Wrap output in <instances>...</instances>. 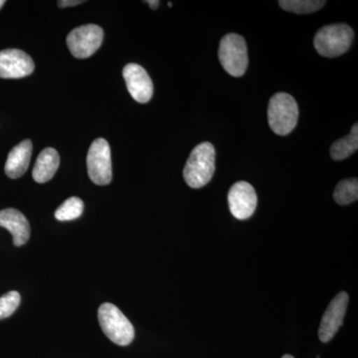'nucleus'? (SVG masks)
<instances>
[{
  "mask_svg": "<svg viewBox=\"0 0 358 358\" xmlns=\"http://www.w3.org/2000/svg\"><path fill=\"white\" fill-rule=\"evenodd\" d=\"M218 57L228 74L243 76L249 63L248 49L243 37L234 33L225 35L219 46Z\"/></svg>",
  "mask_w": 358,
  "mask_h": 358,
  "instance_id": "5",
  "label": "nucleus"
},
{
  "mask_svg": "<svg viewBox=\"0 0 358 358\" xmlns=\"http://www.w3.org/2000/svg\"><path fill=\"white\" fill-rule=\"evenodd\" d=\"M280 6L284 10L296 14L315 13L324 6L326 1L322 0H281Z\"/></svg>",
  "mask_w": 358,
  "mask_h": 358,
  "instance_id": "17",
  "label": "nucleus"
},
{
  "mask_svg": "<svg viewBox=\"0 0 358 358\" xmlns=\"http://www.w3.org/2000/svg\"><path fill=\"white\" fill-rule=\"evenodd\" d=\"M215 148L208 141L193 148L183 171L188 186L199 189L210 182L215 173Z\"/></svg>",
  "mask_w": 358,
  "mask_h": 358,
  "instance_id": "1",
  "label": "nucleus"
},
{
  "mask_svg": "<svg viewBox=\"0 0 358 358\" xmlns=\"http://www.w3.org/2000/svg\"><path fill=\"white\" fill-rule=\"evenodd\" d=\"M355 33L345 23H338L320 28L313 39L315 49L324 57L334 58L343 55L350 49Z\"/></svg>",
  "mask_w": 358,
  "mask_h": 358,
  "instance_id": "2",
  "label": "nucleus"
},
{
  "mask_svg": "<svg viewBox=\"0 0 358 358\" xmlns=\"http://www.w3.org/2000/svg\"><path fill=\"white\" fill-rule=\"evenodd\" d=\"M348 299L350 298L345 292H341L334 296L327 307L326 313L322 315L319 329L320 339L322 343L331 341L338 333L339 327L343 326L348 310Z\"/></svg>",
  "mask_w": 358,
  "mask_h": 358,
  "instance_id": "9",
  "label": "nucleus"
},
{
  "mask_svg": "<svg viewBox=\"0 0 358 358\" xmlns=\"http://www.w3.org/2000/svg\"><path fill=\"white\" fill-rule=\"evenodd\" d=\"M0 227L6 228L11 233L15 246H22L29 240V222L25 216L16 209L7 208L0 211Z\"/></svg>",
  "mask_w": 358,
  "mask_h": 358,
  "instance_id": "12",
  "label": "nucleus"
},
{
  "mask_svg": "<svg viewBox=\"0 0 358 358\" xmlns=\"http://www.w3.org/2000/svg\"><path fill=\"white\" fill-rule=\"evenodd\" d=\"M32 150V143L29 140L21 141L20 145L11 150L4 169L8 178H20L26 173L31 159Z\"/></svg>",
  "mask_w": 358,
  "mask_h": 358,
  "instance_id": "13",
  "label": "nucleus"
},
{
  "mask_svg": "<svg viewBox=\"0 0 358 358\" xmlns=\"http://www.w3.org/2000/svg\"><path fill=\"white\" fill-rule=\"evenodd\" d=\"M228 203L231 213L238 220H246L256 210L258 197L253 186L246 181H239L230 188Z\"/></svg>",
  "mask_w": 358,
  "mask_h": 358,
  "instance_id": "8",
  "label": "nucleus"
},
{
  "mask_svg": "<svg viewBox=\"0 0 358 358\" xmlns=\"http://www.w3.org/2000/svg\"><path fill=\"white\" fill-rule=\"evenodd\" d=\"M89 178L96 185H107L112 181V157L109 143L96 138L89 148L87 157Z\"/></svg>",
  "mask_w": 358,
  "mask_h": 358,
  "instance_id": "6",
  "label": "nucleus"
},
{
  "mask_svg": "<svg viewBox=\"0 0 358 358\" xmlns=\"http://www.w3.org/2000/svg\"><path fill=\"white\" fill-rule=\"evenodd\" d=\"M20 294L16 291L8 292L2 296L0 298V320L10 317L20 307Z\"/></svg>",
  "mask_w": 358,
  "mask_h": 358,
  "instance_id": "19",
  "label": "nucleus"
},
{
  "mask_svg": "<svg viewBox=\"0 0 358 358\" xmlns=\"http://www.w3.org/2000/svg\"><path fill=\"white\" fill-rule=\"evenodd\" d=\"M35 65L28 54L18 49L0 51V78L20 79L29 76Z\"/></svg>",
  "mask_w": 358,
  "mask_h": 358,
  "instance_id": "10",
  "label": "nucleus"
},
{
  "mask_svg": "<svg viewBox=\"0 0 358 358\" xmlns=\"http://www.w3.org/2000/svg\"><path fill=\"white\" fill-rule=\"evenodd\" d=\"M169 7H173V3H171V2H169Z\"/></svg>",
  "mask_w": 358,
  "mask_h": 358,
  "instance_id": "24",
  "label": "nucleus"
},
{
  "mask_svg": "<svg viewBox=\"0 0 358 358\" xmlns=\"http://www.w3.org/2000/svg\"><path fill=\"white\" fill-rule=\"evenodd\" d=\"M282 358H294V357H292V355H284V357H282Z\"/></svg>",
  "mask_w": 358,
  "mask_h": 358,
  "instance_id": "23",
  "label": "nucleus"
},
{
  "mask_svg": "<svg viewBox=\"0 0 358 358\" xmlns=\"http://www.w3.org/2000/svg\"><path fill=\"white\" fill-rule=\"evenodd\" d=\"M147 3L150 6V8L157 9L159 6L160 2L159 0H148Z\"/></svg>",
  "mask_w": 358,
  "mask_h": 358,
  "instance_id": "21",
  "label": "nucleus"
},
{
  "mask_svg": "<svg viewBox=\"0 0 358 358\" xmlns=\"http://www.w3.org/2000/svg\"><path fill=\"white\" fill-rule=\"evenodd\" d=\"M84 210V202L78 197H70L55 212L59 221H71L79 218Z\"/></svg>",
  "mask_w": 358,
  "mask_h": 358,
  "instance_id": "18",
  "label": "nucleus"
},
{
  "mask_svg": "<svg viewBox=\"0 0 358 358\" xmlns=\"http://www.w3.org/2000/svg\"><path fill=\"white\" fill-rule=\"evenodd\" d=\"M358 148V126L355 124L348 136L336 141L331 147V155L334 160L348 159Z\"/></svg>",
  "mask_w": 358,
  "mask_h": 358,
  "instance_id": "15",
  "label": "nucleus"
},
{
  "mask_svg": "<svg viewBox=\"0 0 358 358\" xmlns=\"http://www.w3.org/2000/svg\"><path fill=\"white\" fill-rule=\"evenodd\" d=\"M103 31L100 26L88 24L80 26L70 32L67 37L68 48L78 59H86L102 45Z\"/></svg>",
  "mask_w": 358,
  "mask_h": 358,
  "instance_id": "7",
  "label": "nucleus"
},
{
  "mask_svg": "<svg viewBox=\"0 0 358 358\" xmlns=\"http://www.w3.org/2000/svg\"><path fill=\"white\" fill-rule=\"evenodd\" d=\"M268 124L275 134L287 136L296 128L299 120V107L294 96L277 93L271 98L268 108Z\"/></svg>",
  "mask_w": 358,
  "mask_h": 358,
  "instance_id": "3",
  "label": "nucleus"
},
{
  "mask_svg": "<svg viewBox=\"0 0 358 358\" xmlns=\"http://www.w3.org/2000/svg\"><path fill=\"white\" fill-rule=\"evenodd\" d=\"M84 2L82 0H60V1H58V6L60 7L76 6L84 3Z\"/></svg>",
  "mask_w": 358,
  "mask_h": 358,
  "instance_id": "20",
  "label": "nucleus"
},
{
  "mask_svg": "<svg viewBox=\"0 0 358 358\" xmlns=\"http://www.w3.org/2000/svg\"><path fill=\"white\" fill-rule=\"evenodd\" d=\"M4 3H6V1H4V0H0V8H1V7L4 6Z\"/></svg>",
  "mask_w": 358,
  "mask_h": 358,
  "instance_id": "22",
  "label": "nucleus"
},
{
  "mask_svg": "<svg viewBox=\"0 0 358 358\" xmlns=\"http://www.w3.org/2000/svg\"><path fill=\"white\" fill-rule=\"evenodd\" d=\"M334 200L339 205H348L358 199L357 178L345 179L336 185Z\"/></svg>",
  "mask_w": 358,
  "mask_h": 358,
  "instance_id": "16",
  "label": "nucleus"
},
{
  "mask_svg": "<svg viewBox=\"0 0 358 358\" xmlns=\"http://www.w3.org/2000/svg\"><path fill=\"white\" fill-rule=\"evenodd\" d=\"M59 166H60V157L57 150L52 148H45L40 152L35 162L32 171L33 178L38 183L47 182L55 176Z\"/></svg>",
  "mask_w": 358,
  "mask_h": 358,
  "instance_id": "14",
  "label": "nucleus"
},
{
  "mask_svg": "<svg viewBox=\"0 0 358 358\" xmlns=\"http://www.w3.org/2000/svg\"><path fill=\"white\" fill-rule=\"evenodd\" d=\"M98 319L103 333L115 345L126 346L133 343L134 329L119 308L105 303L99 308Z\"/></svg>",
  "mask_w": 358,
  "mask_h": 358,
  "instance_id": "4",
  "label": "nucleus"
},
{
  "mask_svg": "<svg viewBox=\"0 0 358 358\" xmlns=\"http://www.w3.org/2000/svg\"><path fill=\"white\" fill-rule=\"evenodd\" d=\"M127 88L136 102L145 103L152 99L154 94V84L148 76L147 71L141 66L131 63L124 66L122 71Z\"/></svg>",
  "mask_w": 358,
  "mask_h": 358,
  "instance_id": "11",
  "label": "nucleus"
}]
</instances>
